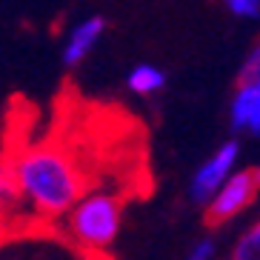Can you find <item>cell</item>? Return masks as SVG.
Instances as JSON below:
<instances>
[{"label": "cell", "mask_w": 260, "mask_h": 260, "mask_svg": "<svg viewBox=\"0 0 260 260\" xmlns=\"http://www.w3.org/2000/svg\"><path fill=\"white\" fill-rule=\"evenodd\" d=\"M3 163L15 177L20 198L49 220L69 214L77 200L94 189L83 154L57 138L23 146Z\"/></svg>", "instance_id": "obj_1"}, {"label": "cell", "mask_w": 260, "mask_h": 260, "mask_svg": "<svg viewBox=\"0 0 260 260\" xmlns=\"http://www.w3.org/2000/svg\"><path fill=\"white\" fill-rule=\"evenodd\" d=\"M123 209L126 194L120 189H92L66 214V235L86 260H112Z\"/></svg>", "instance_id": "obj_2"}, {"label": "cell", "mask_w": 260, "mask_h": 260, "mask_svg": "<svg viewBox=\"0 0 260 260\" xmlns=\"http://www.w3.org/2000/svg\"><path fill=\"white\" fill-rule=\"evenodd\" d=\"M260 194V169H240L232 172V177L217 189L206 206V220L209 223H226L235 214H240L246 206H252V200Z\"/></svg>", "instance_id": "obj_3"}, {"label": "cell", "mask_w": 260, "mask_h": 260, "mask_svg": "<svg viewBox=\"0 0 260 260\" xmlns=\"http://www.w3.org/2000/svg\"><path fill=\"white\" fill-rule=\"evenodd\" d=\"M237 152H240V143H237V140H229V143H223L220 149H217V152H214L212 157H209V160L194 172L191 186H189L191 200H194V203L209 206V200L217 194V189H220V186L232 177Z\"/></svg>", "instance_id": "obj_4"}, {"label": "cell", "mask_w": 260, "mask_h": 260, "mask_svg": "<svg viewBox=\"0 0 260 260\" xmlns=\"http://www.w3.org/2000/svg\"><path fill=\"white\" fill-rule=\"evenodd\" d=\"M103 31H106V20L100 15L83 17L80 23H75L69 29V35H66V43H63V63L66 66H77L94 49V43L100 40Z\"/></svg>", "instance_id": "obj_5"}, {"label": "cell", "mask_w": 260, "mask_h": 260, "mask_svg": "<svg viewBox=\"0 0 260 260\" xmlns=\"http://www.w3.org/2000/svg\"><path fill=\"white\" fill-rule=\"evenodd\" d=\"M232 126L260 135V83H246L232 100Z\"/></svg>", "instance_id": "obj_6"}, {"label": "cell", "mask_w": 260, "mask_h": 260, "mask_svg": "<svg viewBox=\"0 0 260 260\" xmlns=\"http://www.w3.org/2000/svg\"><path fill=\"white\" fill-rule=\"evenodd\" d=\"M126 86L135 94H154L166 86V75L157 66H152V63H138L129 72V77H126Z\"/></svg>", "instance_id": "obj_7"}, {"label": "cell", "mask_w": 260, "mask_h": 260, "mask_svg": "<svg viewBox=\"0 0 260 260\" xmlns=\"http://www.w3.org/2000/svg\"><path fill=\"white\" fill-rule=\"evenodd\" d=\"M232 260H260V220L240 235V240L235 243V252H232Z\"/></svg>", "instance_id": "obj_8"}, {"label": "cell", "mask_w": 260, "mask_h": 260, "mask_svg": "<svg viewBox=\"0 0 260 260\" xmlns=\"http://www.w3.org/2000/svg\"><path fill=\"white\" fill-rule=\"evenodd\" d=\"M237 83L246 86V83H260V43L246 54L243 66H240V75H237Z\"/></svg>", "instance_id": "obj_9"}, {"label": "cell", "mask_w": 260, "mask_h": 260, "mask_svg": "<svg viewBox=\"0 0 260 260\" xmlns=\"http://www.w3.org/2000/svg\"><path fill=\"white\" fill-rule=\"evenodd\" d=\"M226 9H229L235 17H243V20L260 17V0H229Z\"/></svg>", "instance_id": "obj_10"}, {"label": "cell", "mask_w": 260, "mask_h": 260, "mask_svg": "<svg viewBox=\"0 0 260 260\" xmlns=\"http://www.w3.org/2000/svg\"><path fill=\"white\" fill-rule=\"evenodd\" d=\"M183 260H214V240L212 237H203Z\"/></svg>", "instance_id": "obj_11"}]
</instances>
